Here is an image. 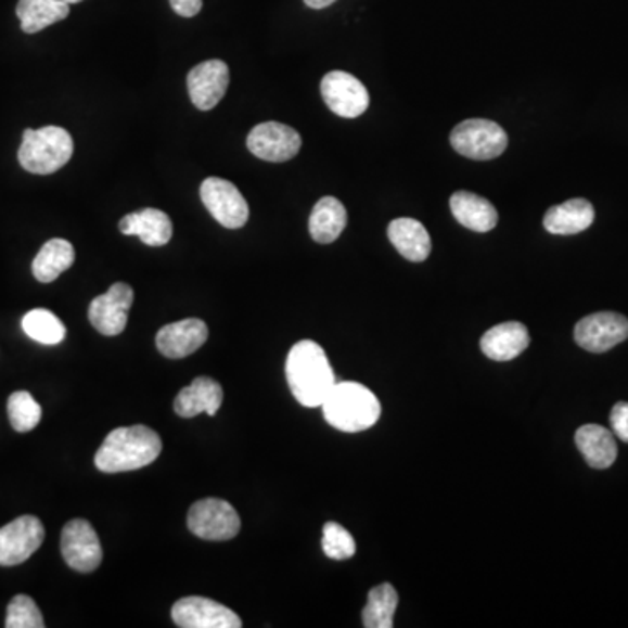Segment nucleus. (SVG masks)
<instances>
[{
    "instance_id": "obj_1",
    "label": "nucleus",
    "mask_w": 628,
    "mask_h": 628,
    "mask_svg": "<svg viewBox=\"0 0 628 628\" xmlns=\"http://www.w3.org/2000/svg\"><path fill=\"white\" fill-rule=\"evenodd\" d=\"M286 381L295 400L309 409L323 406L337 383L325 349L315 341H300L290 349Z\"/></svg>"
},
{
    "instance_id": "obj_2",
    "label": "nucleus",
    "mask_w": 628,
    "mask_h": 628,
    "mask_svg": "<svg viewBox=\"0 0 628 628\" xmlns=\"http://www.w3.org/2000/svg\"><path fill=\"white\" fill-rule=\"evenodd\" d=\"M163 441L149 426H123L108 433L94 454V464L103 473L133 472L159 458Z\"/></svg>"
},
{
    "instance_id": "obj_3",
    "label": "nucleus",
    "mask_w": 628,
    "mask_h": 628,
    "mask_svg": "<svg viewBox=\"0 0 628 628\" xmlns=\"http://www.w3.org/2000/svg\"><path fill=\"white\" fill-rule=\"evenodd\" d=\"M326 423L335 430L358 433L374 426L381 418V401L360 383H335L321 406Z\"/></svg>"
},
{
    "instance_id": "obj_4",
    "label": "nucleus",
    "mask_w": 628,
    "mask_h": 628,
    "mask_svg": "<svg viewBox=\"0 0 628 628\" xmlns=\"http://www.w3.org/2000/svg\"><path fill=\"white\" fill-rule=\"evenodd\" d=\"M72 154L74 140L71 133L60 126H44L40 130H25L18 161L28 174L51 175L67 165Z\"/></svg>"
},
{
    "instance_id": "obj_5",
    "label": "nucleus",
    "mask_w": 628,
    "mask_h": 628,
    "mask_svg": "<svg viewBox=\"0 0 628 628\" xmlns=\"http://www.w3.org/2000/svg\"><path fill=\"white\" fill-rule=\"evenodd\" d=\"M450 145L469 159L489 161L507 151L509 137L495 120L469 119L452 130Z\"/></svg>"
},
{
    "instance_id": "obj_6",
    "label": "nucleus",
    "mask_w": 628,
    "mask_h": 628,
    "mask_svg": "<svg viewBox=\"0 0 628 628\" xmlns=\"http://www.w3.org/2000/svg\"><path fill=\"white\" fill-rule=\"evenodd\" d=\"M188 526L192 535L208 541H228L236 538L241 529V518L236 510L226 499L206 498L192 504L188 515Z\"/></svg>"
},
{
    "instance_id": "obj_7",
    "label": "nucleus",
    "mask_w": 628,
    "mask_h": 628,
    "mask_svg": "<svg viewBox=\"0 0 628 628\" xmlns=\"http://www.w3.org/2000/svg\"><path fill=\"white\" fill-rule=\"evenodd\" d=\"M200 196L203 205L222 228L240 229L248 220V203L240 189L229 180L209 177L201 183Z\"/></svg>"
},
{
    "instance_id": "obj_8",
    "label": "nucleus",
    "mask_w": 628,
    "mask_h": 628,
    "mask_svg": "<svg viewBox=\"0 0 628 628\" xmlns=\"http://www.w3.org/2000/svg\"><path fill=\"white\" fill-rule=\"evenodd\" d=\"M321 97L335 116L355 119L369 108V91L360 79L343 71H332L321 80Z\"/></svg>"
},
{
    "instance_id": "obj_9",
    "label": "nucleus",
    "mask_w": 628,
    "mask_h": 628,
    "mask_svg": "<svg viewBox=\"0 0 628 628\" xmlns=\"http://www.w3.org/2000/svg\"><path fill=\"white\" fill-rule=\"evenodd\" d=\"M628 339V320L613 311L593 312L575 326L579 348L590 353H606Z\"/></svg>"
},
{
    "instance_id": "obj_10",
    "label": "nucleus",
    "mask_w": 628,
    "mask_h": 628,
    "mask_svg": "<svg viewBox=\"0 0 628 628\" xmlns=\"http://www.w3.org/2000/svg\"><path fill=\"white\" fill-rule=\"evenodd\" d=\"M46 530L34 515H23L0 529V566H18L40 549Z\"/></svg>"
},
{
    "instance_id": "obj_11",
    "label": "nucleus",
    "mask_w": 628,
    "mask_h": 628,
    "mask_svg": "<svg viewBox=\"0 0 628 628\" xmlns=\"http://www.w3.org/2000/svg\"><path fill=\"white\" fill-rule=\"evenodd\" d=\"M246 145L249 152L259 159L269 161V163H285L299 154L303 139L294 128L281 125L277 120H269V123H260L249 131Z\"/></svg>"
},
{
    "instance_id": "obj_12",
    "label": "nucleus",
    "mask_w": 628,
    "mask_h": 628,
    "mask_svg": "<svg viewBox=\"0 0 628 628\" xmlns=\"http://www.w3.org/2000/svg\"><path fill=\"white\" fill-rule=\"evenodd\" d=\"M62 555L67 566L79 573L99 569L103 559L102 544L90 522L76 518L63 527Z\"/></svg>"
},
{
    "instance_id": "obj_13",
    "label": "nucleus",
    "mask_w": 628,
    "mask_h": 628,
    "mask_svg": "<svg viewBox=\"0 0 628 628\" xmlns=\"http://www.w3.org/2000/svg\"><path fill=\"white\" fill-rule=\"evenodd\" d=\"M133 299L134 292L128 283H114L105 294L91 300L88 311L91 325L107 337L125 332Z\"/></svg>"
},
{
    "instance_id": "obj_14",
    "label": "nucleus",
    "mask_w": 628,
    "mask_h": 628,
    "mask_svg": "<svg viewBox=\"0 0 628 628\" xmlns=\"http://www.w3.org/2000/svg\"><path fill=\"white\" fill-rule=\"evenodd\" d=\"M175 625L182 628H241L240 616L220 602L206 598H183L171 607Z\"/></svg>"
},
{
    "instance_id": "obj_15",
    "label": "nucleus",
    "mask_w": 628,
    "mask_h": 628,
    "mask_svg": "<svg viewBox=\"0 0 628 628\" xmlns=\"http://www.w3.org/2000/svg\"><path fill=\"white\" fill-rule=\"evenodd\" d=\"M229 88V67L222 60H206L189 72L188 90L200 111H212Z\"/></svg>"
},
{
    "instance_id": "obj_16",
    "label": "nucleus",
    "mask_w": 628,
    "mask_h": 628,
    "mask_svg": "<svg viewBox=\"0 0 628 628\" xmlns=\"http://www.w3.org/2000/svg\"><path fill=\"white\" fill-rule=\"evenodd\" d=\"M208 325L200 318L175 321L157 332V351L166 358H185L208 341Z\"/></svg>"
},
{
    "instance_id": "obj_17",
    "label": "nucleus",
    "mask_w": 628,
    "mask_h": 628,
    "mask_svg": "<svg viewBox=\"0 0 628 628\" xmlns=\"http://www.w3.org/2000/svg\"><path fill=\"white\" fill-rule=\"evenodd\" d=\"M530 335L524 323L507 321L487 330L480 341L482 353L495 361H510L526 351Z\"/></svg>"
},
{
    "instance_id": "obj_18",
    "label": "nucleus",
    "mask_w": 628,
    "mask_h": 628,
    "mask_svg": "<svg viewBox=\"0 0 628 628\" xmlns=\"http://www.w3.org/2000/svg\"><path fill=\"white\" fill-rule=\"evenodd\" d=\"M119 229L125 236H139L149 246H165L174 236L170 217L157 208H142L126 215Z\"/></svg>"
},
{
    "instance_id": "obj_19",
    "label": "nucleus",
    "mask_w": 628,
    "mask_h": 628,
    "mask_svg": "<svg viewBox=\"0 0 628 628\" xmlns=\"http://www.w3.org/2000/svg\"><path fill=\"white\" fill-rule=\"evenodd\" d=\"M222 401L223 389L217 381L197 377L175 398V412L180 418H194L203 412L214 418L222 407Z\"/></svg>"
},
{
    "instance_id": "obj_20",
    "label": "nucleus",
    "mask_w": 628,
    "mask_h": 628,
    "mask_svg": "<svg viewBox=\"0 0 628 628\" xmlns=\"http://www.w3.org/2000/svg\"><path fill=\"white\" fill-rule=\"evenodd\" d=\"M595 219L592 203L581 197L566 201L562 205L552 206L544 214L543 226L550 234L571 236L587 231Z\"/></svg>"
},
{
    "instance_id": "obj_21",
    "label": "nucleus",
    "mask_w": 628,
    "mask_h": 628,
    "mask_svg": "<svg viewBox=\"0 0 628 628\" xmlns=\"http://www.w3.org/2000/svg\"><path fill=\"white\" fill-rule=\"evenodd\" d=\"M450 212L463 228L475 232H489L498 223L495 205L477 194L458 191L450 196Z\"/></svg>"
},
{
    "instance_id": "obj_22",
    "label": "nucleus",
    "mask_w": 628,
    "mask_h": 628,
    "mask_svg": "<svg viewBox=\"0 0 628 628\" xmlns=\"http://www.w3.org/2000/svg\"><path fill=\"white\" fill-rule=\"evenodd\" d=\"M388 238L398 254L410 262H423L432 252V238L419 220L395 219L388 226Z\"/></svg>"
},
{
    "instance_id": "obj_23",
    "label": "nucleus",
    "mask_w": 628,
    "mask_h": 628,
    "mask_svg": "<svg viewBox=\"0 0 628 628\" xmlns=\"http://www.w3.org/2000/svg\"><path fill=\"white\" fill-rule=\"evenodd\" d=\"M576 447L585 461L595 470L610 469L618 456V446L610 430L599 424H585L576 432Z\"/></svg>"
},
{
    "instance_id": "obj_24",
    "label": "nucleus",
    "mask_w": 628,
    "mask_h": 628,
    "mask_svg": "<svg viewBox=\"0 0 628 628\" xmlns=\"http://www.w3.org/2000/svg\"><path fill=\"white\" fill-rule=\"evenodd\" d=\"M348 223V212L337 197L325 196L318 201L309 217V234L321 245L334 243Z\"/></svg>"
},
{
    "instance_id": "obj_25",
    "label": "nucleus",
    "mask_w": 628,
    "mask_h": 628,
    "mask_svg": "<svg viewBox=\"0 0 628 628\" xmlns=\"http://www.w3.org/2000/svg\"><path fill=\"white\" fill-rule=\"evenodd\" d=\"M76 260V249L62 238H54L48 241L36 259L31 262V272L40 283H53L62 272L72 268V264Z\"/></svg>"
},
{
    "instance_id": "obj_26",
    "label": "nucleus",
    "mask_w": 628,
    "mask_h": 628,
    "mask_svg": "<svg viewBox=\"0 0 628 628\" xmlns=\"http://www.w3.org/2000/svg\"><path fill=\"white\" fill-rule=\"evenodd\" d=\"M71 14V5L60 0H20L16 5V16L22 23L25 34H37L63 22Z\"/></svg>"
},
{
    "instance_id": "obj_27",
    "label": "nucleus",
    "mask_w": 628,
    "mask_h": 628,
    "mask_svg": "<svg viewBox=\"0 0 628 628\" xmlns=\"http://www.w3.org/2000/svg\"><path fill=\"white\" fill-rule=\"evenodd\" d=\"M398 606L397 589L389 584L380 585L370 590L367 606L363 607V627L392 628L393 616Z\"/></svg>"
},
{
    "instance_id": "obj_28",
    "label": "nucleus",
    "mask_w": 628,
    "mask_h": 628,
    "mask_svg": "<svg viewBox=\"0 0 628 628\" xmlns=\"http://www.w3.org/2000/svg\"><path fill=\"white\" fill-rule=\"evenodd\" d=\"M22 326L30 339L48 346L62 343L67 335V329L62 320L48 309H31L23 317Z\"/></svg>"
},
{
    "instance_id": "obj_29",
    "label": "nucleus",
    "mask_w": 628,
    "mask_h": 628,
    "mask_svg": "<svg viewBox=\"0 0 628 628\" xmlns=\"http://www.w3.org/2000/svg\"><path fill=\"white\" fill-rule=\"evenodd\" d=\"M8 414H10L11 426L16 432L27 433L40 423L42 409L30 393L16 392L8 400Z\"/></svg>"
},
{
    "instance_id": "obj_30",
    "label": "nucleus",
    "mask_w": 628,
    "mask_h": 628,
    "mask_svg": "<svg viewBox=\"0 0 628 628\" xmlns=\"http://www.w3.org/2000/svg\"><path fill=\"white\" fill-rule=\"evenodd\" d=\"M321 547H323L326 557L334 559V561H348L357 552L355 539L337 522H329L323 527Z\"/></svg>"
},
{
    "instance_id": "obj_31",
    "label": "nucleus",
    "mask_w": 628,
    "mask_h": 628,
    "mask_svg": "<svg viewBox=\"0 0 628 628\" xmlns=\"http://www.w3.org/2000/svg\"><path fill=\"white\" fill-rule=\"evenodd\" d=\"M8 628H44V618L37 607L36 601L28 595H16L8 606L5 616Z\"/></svg>"
},
{
    "instance_id": "obj_32",
    "label": "nucleus",
    "mask_w": 628,
    "mask_h": 628,
    "mask_svg": "<svg viewBox=\"0 0 628 628\" xmlns=\"http://www.w3.org/2000/svg\"><path fill=\"white\" fill-rule=\"evenodd\" d=\"M611 426L619 440L628 444V403L627 401H619L613 407L610 415Z\"/></svg>"
},
{
    "instance_id": "obj_33",
    "label": "nucleus",
    "mask_w": 628,
    "mask_h": 628,
    "mask_svg": "<svg viewBox=\"0 0 628 628\" xmlns=\"http://www.w3.org/2000/svg\"><path fill=\"white\" fill-rule=\"evenodd\" d=\"M170 5L182 18H194L203 8V0H170Z\"/></svg>"
},
{
    "instance_id": "obj_34",
    "label": "nucleus",
    "mask_w": 628,
    "mask_h": 628,
    "mask_svg": "<svg viewBox=\"0 0 628 628\" xmlns=\"http://www.w3.org/2000/svg\"><path fill=\"white\" fill-rule=\"evenodd\" d=\"M308 8L311 10H323V8H329L330 4H334L335 0H304Z\"/></svg>"
},
{
    "instance_id": "obj_35",
    "label": "nucleus",
    "mask_w": 628,
    "mask_h": 628,
    "mask_svg": "<svg viewBox=\"0 0 628 628\" xmlns=\"http://www.w3.org/2000/svg\"><path fill=\"white\" fill-rule=\"evenodd\" d=\"M60 2H65V4H77V2H82V0H60Z\"/></svg>"
}]
</instances>
